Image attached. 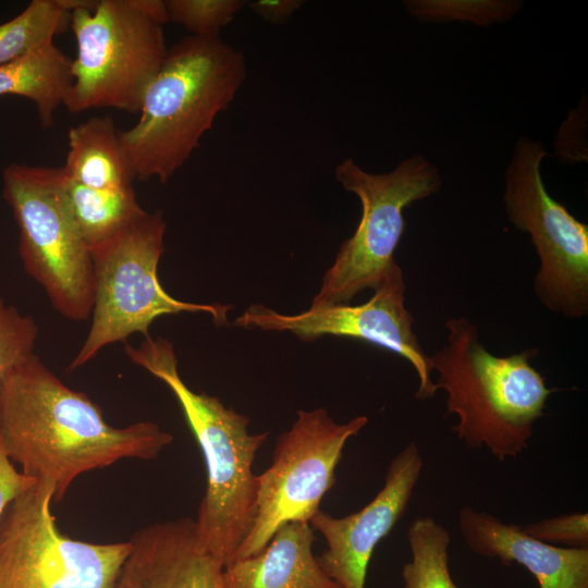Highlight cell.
<instances>
[{"mask_svg":"<svg viewBox=\"0 0 588 588\" xmlns=\"http://www.w3.org/2000/svg\"><path fill=\"white\" fill-rule=\"evenodd\" d=\"M173 440L151 421L117 428L85 393L66 387L34 353L0 385V443L14 465L60 501L89 470L122 458L155 460Z\"/></svg>","mask_w":588,"mask_h":588,"instance_id":"cell-1","label":"cell"},{"mask_svg":"<svg viewBox=\"0 0 588 588\" xmlns=\"http://www.w3.org/2000/svg\"><path fill=\"white\" fill-rule=\"evenodd\" d=\"M246 77L242 51L219 35L184 37L142 99L138 121L120 131L134 177L168 182L198 147Z\"/></svg>","mask_w":588,"mask_h":588,"instance_id":"cell-2","label":"cell"},{"mask_svg":"<svg viewBox=\"0 0 588 588\" xmlns=\"http://www.w3.org/2000/svg\"><path fill=\"white\" fill-rule=\"evenodd\" d=\"M125 353L164 382L177 400L203 452L207 485L194 520L199 544L223 566L230 563L254 522L257 475L253 463L269 433H250L249 418L218 397L197 393L182 380L173 344L150 336Z\"/></svg>","mask_w":588,"mask_h":588,"instance_id":"cell-3","label":"cell"},{"mask_svg":"<svg viewBox=\"0 0 588 588\" xmlns=\"http://www.w3.org/2000/svg\"><path fill=\"white\" fill-rule=\"evenodd\" d=\"M445 328L446 343L429 356L436 390L445 391L448 414L458 419L453 430L468 448L486 446L500 461L518 456L553 391L530 364L538 350L497 356L466 317L448 319Z\"/></svg>","mask_w":588,"mask_h":588,"instance_id":"cell-4","label":"cell"},{"mask_svg":"<svg viewBox=\"0 0 588 588\" xmlns=\"http://www.w3.org/2000/svg\"><path fill=\"white\" fill-rule=\"evenodd\" d=\"M167 22L161 0H99L74 10L70 24L77 53L63 106L72 113L95 108L138 112L168 52Z\"/></svg>","mask_w":588,"mask_h":588,"instance_id":"cell-5","label":"cell"},{"mask_svg":"<svg viewBox=\"0 0 588 588\" xmlns=\"http://www.w3.org/2000/svg\"><path fill=\"white\" fill-rule=\"evenodd\" d=\"M166 229L161 211H145L118 235L90 249L95 285L91 323L69 371L133 333L149 336V326L160 316L205 313L217 324L228 323L231 306L179 301L161 286L157 269Z\"/></svg>","mask_w":588,"mask_h":588,"instance_id":"cell-6","label":"cell"},{"mask_svg":"<svg viewBox=\"0 0 588 588\" xmlns=\"http://www.w3.org/2000/svg\"><path fill=\"white\" fill-rule=\"evenodd\" d=\"M62 175V168L11 163L3 171L2 195L19 228L25 271L58 313L82 321L93 310L94 265L66 207Z\"/></svg>","mask_w":588,"mask_h":588,"instance_id":"cell-7","label":"cell"},{"mask_svg":"<svg viewBox=\"0 0 588 588\" xmlns=\"http://www.w3.org/2000/svg\"><path fill=\"white\" fill-rule=\"evenodd\" d=\"M334 174L345 191L359 198L362 217L323 274L311 308L348 304L362 291L373 290L397 265L394 252L405 229L404 209L431 196L442 184L437 168L420 155L382 174L366 172L347 158Z\"/></svg>","mask_w":588,"mask_h":588,"instance_id":"cell-8","label":"cell"},{"mask_svg":"<svg viewBox=\"0 0 588 588\" xmlns=\"http://www.w3.org/2000/svg\"><path fill=\"white\" fill-rule=\"evenodd\" d=\"M542 143L522 136L505 172L504 208L510 222L530 235L539 259L534 291L550 311L569 319L588 314V225L578 221L543 184Z\"/></svg>","mask_w":588,"mask_h":588,"instance_id":"cell-9","label":"cell"},{"mask_svg":"<svg viewBox=\"0 0 588 588\" xmlns=\"http://www.w3.org/2000/svg\"><path fill=\"white\" fill-rule=\"evenodd\" d=\"M54 489L37 480L0 518V588H115L131 541L91 543L62 534Z\"/></svg>","mask_w":588,"mask_h":588,"instance_id":"cell-10","label":"cell"},{"mask_svg":"<svg viewBox=\"0 0 588 588\" xmlns=\"http://www.w3.org/2000/svg\"><path fill=\"white\" fill-rule=\"evenodd\" d=\"M367 422L366 416H357L338 424L324 408L297 412L278 438L271 465L257 475L253 526L232 561L258 553L286 523H309L335 483L346 442Z\"/></svg>","mask_w":588,"mask_h":588,"instance_id":"cell-11","label":"cell"},{"mask_svg":"<svg viewBox=\"0 0 588 588\" xmlns=\"http://www.w3.org/2000/svg\"><path fill=\"white\" fill-rule=\"evenodd\" d=\"M364 304H334L285 315L262 304H254L238 316L234 326L266 331H289L304 341L322 336L362 340L405 358L415 369L418 388L415 397L432 399L430 356L413 330L414 318L405 307L403 271L395 265L373 289Z\"/></svg>","mask_w":588,"mask_h":588,"instance_id":"cell-12","label":"cell"},{"mask_svg":"<svg viewBox=\"0 0 588 588\" xmlns=\"http://www.w3.org/2000/svg\"><path fill=\"white\" fill-rule=\"evenodd\" d=\"M422 465L417 444L411 442L391 461L383 487L362 510L344 517L319 510L309 520L327 542L318 563L342 588H365L375 548L405 513Z\"/></svg>","mask_w":588,"mask_h":588,"instance_id":"cell-13","label":"cell"},{"mask_svg":"<svg viewBox=\"0 0 588 588\" xmlns=\"http://www.w3.org/2000/svg\"><path fill=\"white\" fill-rule=\"evenodd\" d=\"M130 541L119 580L140 588H223V565L199 544L194 519L155 523Z\"/></svg>","mask_w":588,"mask_h":588,"instance_id":"cell-14","label":"cell"},{"mask_svg":"<svg viewBox=\"0 0 588 588\" xmlns=\"http://www.w3.org/2000/svg\"><path fill=\"white\" fill-rule=\"evenodd\" d=\"M458 527L470 551L504 566H524L539 588H588V548L544 543L518 525L469 506L460 511Z\"/></svg>","mask_w":588,"mask_h":588,"instance_id":"cell-15","label":"cell"},{"mask_svg":"<svg viewBox=\"0 0 588 588\" xmlns=\"http://www.w3.org/2000/svg\"><path fill=\"white\" fill-rule=\"evenodd\" d=\"M314 540L308 522L282 525L258 553L223 566V588H342L319 565Z\"/></svg>","mask_w":588,"mask_h":588,"instance_id":"cell-16","label":"cell"},{"mask_svg":"<svg viewBox=\"0 0 588 588\" xmlns=\"http://www.w3.org/2000/svg\"><path fill=\"white\" fill-rule=\"evenodd\" d=\"M119 132L109 115L93 117L68 133L64 175L98 189H127L134 177Z\"/></svg>","mask_w":588,"mask_h":588,"instance_id":"cell-17","label":"cell"},{"mask_svg":"<svg viewBox=\"0 0 588 588\" xmlns=\"http://www.w3.org/2000/svg\"><path fill=\"white\" fill-rule=\"evenodd\" d=\"M72 59L48 42L0 65V96L17 95L30 99L44 127L53 124L72 85Z\"/></svg>","mask_w":588,"mask_h":588,"instance_id":"cell-18","label":"cell"},{"mask_svg":"<svg viewBox=\"0 0 588 588\" xmlns=\"http://www.w3.org/2000/svg\"><path fill=\"white\" fill-rule=\"evenodd\" d=\"M62 193L70 215L89 249L111 240L145 212L133 187L118 191L87 187L68 179L63 173Z\"/></svg>","mask_w":588,"mask_h":588,"instance_id":"cell-19","label":"cell"},{"mask_svg":"<svg viewBox=\"0 0 588 588\" xmlns=\"http://www.w3.org/2000/svg\"><path fill=\"white\" fill-rule=\"evenodd\" d=\"M411 562L403 567L405 588H457L449 571L450 534L431 516H421L407 529Z\"/></svg>","mask_w":588,"mask_h":588,"instance_id":"cell-20","label":"cell"},{"mask_svg":"<svg viewBox=\"0 0 588 588\" xmlns=\"http://www.w3.org/2000/svg\"><path fill=\"white\" fill-rule=\"evenodd\" d=\"M70 23L71 12L61 0H33L15 17L0 24V65L52 42Z\"/></svg>","mask_w":588,"mask_h":588,"instance_id":"cell-21","label":"cell"},{"mask_svg":"<svg viewBox=\"0 0 588 588\" xmlns=\"http://www.w3.org/2000/svg\"><path fill=\"white\" fill-rule=\"evenodd\" d=\"M408 13L421 21H467L480 26L503 22L520 8V2L504 0H409Z\"/></svg>","mask_w":588,"mask_h":588,"instance_id":"cell-22","label":"cell"},{"mask_svg":"<svg viewBox=\"0 0 588 588\" xmlns=\"http://www.w3.org/2000/svg\"><path fill=\"white\" fill-rule=\"evenodd\" d=\"M241 0H168L169 22L185 27L194 36L219 35L245 7Z\"/></svg>","mask_w":588,"mask_h":588,"instance_id":"cell-23","label":"cell"},{"mask_svg":"<svg viewBox=\"0 0 588 588\" xmlns=\"http://www.w3.org/2000/svg\"><path fill=\"white\" fill-rule=\"evenodd\" d=\"M38 326L0 295V385L5 376L34 354Z\"/></svg>","mask_w":588,"mask_h":588,"instance_id":"cell-24","label":"cell"},{"mask_svg":"<svg viewBox=\"0 0 588 588\" xmlns=\"http://www.w3.org/2000/svg\"><path fill=\"white\" fill-rule=\"evenodd\" d=\"M523 530L549 544L588 548V514L575 512L527 524Z\"/></svg>","mask_w":588,"mask_h":588,"instance_id":"cell-25","label":"cell"},{"mask_svg":"<svg viewBox=\"0 0 588 588\" xmlns=\"http://www.w3.org/2000/svg\"><path fill=\"white\" fill-rule=\"evenodd\" d=\"M36 481L15 467L0 443V518L7 506Z\"/></svg>","mask_w":588,"mask_h":588,"instance_id":"cell-26","label":"cell"},{"mask_svg":"<svg viewBox=\"0 0 588 588\" xmlns=\"http://www.w3.org/2000/svg\"><path fill=\"white\" fill-rule=\"evenodd\" d=\"M252 11L269 24H283L303 5L301 0H256L247 2Z\"/></svg>","mask_w":588,"mask_h":588,"instance_id":"cell-27","label":"cell"},{"mask_svg":"<svg viewBox=\"0 0 588 588\" xmlns=\"http://www.w3.org/2000/svg\"><path fill=\"white\" fill-rule=\"evenodd\" d=\"M115 588H140V587L131 583L118 580Z\"/></svg>","mask_w":588,"mask_h":588,"instance_id":"cell-28","label":"cell"}]
</instances>
